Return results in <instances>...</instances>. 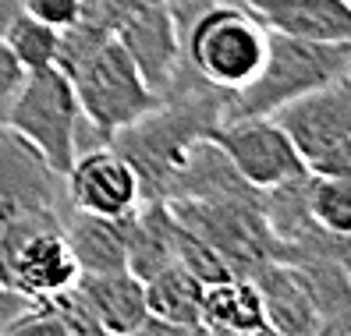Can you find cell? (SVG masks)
<instances>
[{
    "label": "cell",
    "instance_id": "obj_1",
    "mask_svg": "<svg viewBox=\"0 0 351 336\" xmlns=\"http://www.w3.org/2000/svg\"><path fill=\"white\" fill-rule=\"evenodd\" d=\"M348 68H351V39L319 43V39L270 32L266 57L256 78L238 92H231L227 117H270L284 103H291L319 86H330L337 78H348Z\"/></svg>",
    "mask_w": 351,
    "mask_h": 336
},
{
    "label": "cell",
    "instance_id": "obj_2",
    "mask_svg": "<svg viewBox=\"0 0 351 336\" xmlns=\"http://www.w3.org/2000/svg\"><path fill=\"white\" fill-rule=\"evenodd\" d=\"M266 29L245 4H210L184 29V60L210 86L238 92L256 78L266 57Z\"/></svg>",
    "mask_w": 351,
    "mask_h": 336
},
{
    "label": "cell",
    "instance_id": "obj_3",
    "mask_svg": "<svg viewBox=\"0 0 351 336\" xmlns=\"http://www.w3.org/2000/svg\"><path fill=\"white\" fill-rule=\"evenodd\" d=\"M60 213H22L0 220V287L43 301L78 280V262L60 230Z\"/></svg>",
    "mask_w": 351,
    "mask_h": 336
},
{
    "label": "cell",
    "instance_id": "obj_4",
    "mask_svg": "<svg viewBox=\"0 0 351 336\" xmlns=\"http://www.w3.org/2000/svg\"><path fill=\"white\" fill-rule=\"evenodd\" d=\"M291 138L308 174H351V86L337 78L270 114Z\"/></svg>",
    "mask_w": 351,
    "mask_h": 336
},
{
    "label": "cell",
    "instance_id": "obj_5",
    "mask_svg": "<svg viewBox=\"0 0 351 336\" xmlns=\"http://www.w3.org/2000/svg\"><path fill=\"white\" fill-rule=\"evenodd\" d=\"M68 81L75 89L82 117L107 138L160 107V96L146 86V78L138 75L132 57L114 36Z\"/></svg>",
    "mask_w": 351,
    "mask_h": 336
},
{
    "label": "cell",
    "instance_id": "obj_6",
    "mask_svg": "<svg viewBox=\"0 0 351 336\" xmlns=\"http://www.w3.org/2000/svg\"><path fill=\"white\" fill-rule=\"evenodd\" d=\"M174 216L195 230L234 276H252L266 262H280V244L263 220L259 198H227V202H192L167 198Z\"/></svg>",
    "mask_w": 351,
    "mask_h": 336
},
{
    "label": "cell",
    "instance_id": "obj_7",
    "mask_svg": "<svg viewBox=\"0 0 351 336\" xmlns=\"http://www.w3.org/2000/svg\"><path fill=\"white\" fill-rule=\"evenodd\" d=\"M78 120L82 110L68 75L57 68H43L25 75V86L8 114V128L18 131L29 145H36L57 174H68L75 159Z\"/></svg>",
    "mask_w": 351,
    "mask_h": 336
},
{
    "label": "cell",
    "instance_id": "obj_8",
    "mask_svg": "<svg viewBox=\"0 0 351 336\" xmlns=\"http://www.w3.org/2000/svg\"><path fill=\"white\" fill-rule=\"evenodd\" d=\"M210 138L220 145V153L231 159L234 170L259 192L308 174L291 138L280 131L274 117H227L210 131Z\"/></svg>",
    "mask_w": 351,
    "mask_h": 336
},
{
    "label": "cell",
    "instance_id": "obj_9",
    "mask_svg": "<svg viewBox=\"0 0 351 336\" xmlns=\"http://www.w3.org/2000/svg\"><path fill=\"white\" fill-rule=\"evenodd\" d=\"M60 209H68L64 174H57L18 131L0 128V220Z\"/></svg>",
    "mask_w": 351,
    "mask_h": 336
},
{
    "label": "cell",
    "instance_id": "obj_10",
    "mask_svg": "<svg viewBox=\"0 0 351 336\" xmlns=\"http://www.w3.org/2000/svg\"><path fill=\"white\" fill-rule=\"evenodd\" d=\"M64 195L71 209L96 213V216H128L142 202L132 163L110 142L82 149L71 159L64 174Z\"/></svg>",
    "mask_w": 351,
    "mask_h": 336
},
{
    "label": "cell",
    "instance_id": "obj_11",
    "mask_svg": "<svg viewBox=\"0 0 351 336\" xmlns=\"http://www.w3.org/2000/svg\"><path fill=\"white\" fill-rule=\"evenodd\" d=\"M114 39L125 53L132 57V64L138 75L146 78V86L163 96L171 89V81L184 68V47H181V18L171 0H156V4L142 8L132 14L125 25L114 32Z\"/></svg>",
    "mask_w": 351,
    "mask_h": 336
},
{
    "label": "cell",
    "instance_id": "obj_12",
    "mask_svg": "<svg viewBox=\"0 0 351 336\" xmlns=\"http://www.w3.org/2000/svg\"><path fill=\"white\" fill-rule=\"evenodd\" d=\"M259 287L263 311H266V326L270 333H287V336H308V333H323L319 308L313 301L302 269L291 262H266L249 276Z\"/></svg>",
    "mask_w": 351,
    "mask_h": 336
},
{
    "label": "cell",
    "instance_id": "obj_13",
    "mask_svg": "<svg viewBox=\"0 0 351 336\" xmlns=\"http://www.w3.org/2000/svg\"><path fill=\"white\" fill-rule=\"evenodd\" d=\"M270 32L341 43L351 39V4L348 0H241Z\"/></svg>",
    "mask_w": 351,
    "mask_h": 336
},
{
    "label": "cell",
    "instance_id": "obj_14",
    "mask_svg": "<svg viewBox=\"0 0 351 336\" xmlns=\"http://www.w3.org/2000/svg\"><path fill=\"white\" fill-rule=\"evenodd\" d=\"M263 192L245 181L231 159L220 153L213 138H195L184 153L178 177L167 198H192V202H227V198H259Z\"/></svg>",
    "mask_w": 351,
    "mask_h": 336
},
{
    "label": "cell",
    "instance_id": "obj_15",
    "mask_svg": "<svg viewBox=\"0 0 351 336\" xmlns=\"http://www.w3.org/2000/svg\"><path fill=\"white\" fill-rule=\"evenodd\" d=\"M78 294L86 298L99 333H138L146 319V287L132 269H110V272H78L75 280Z\"/></svg>",
    "mask_w": 351,
    "mask_h": 336
},
{
    "label": "cell",
    "instance_id": "obj_16",
    "mask_svg": "<svg viewBox=\"0 0 351 336\" xmlns=\"http://www.w3.org/2000/svg\"><path fill=\"white\" fill-rule=\"evenodd\" d=\"M128 216H96L71 205L64 209L60 230L78 262V272L128 269Z\"/></svg>",
    "mask_w": 351,
    "mask_h": 336
},
{
    "label": "cell",
    "instance_id": "obj_17",
    "mask_svg": "<svg viewBox=\"0 0 351 336\" xmlns=\"http://www.w3.org/2000/svg\"><path fill=\"white\" fill-rule=\"evenodd\" d=\"M181 223L167 198H146L128 216V269L138 280H149L163 266L178 262Z\"/></svg>",
    "mask_w": 351,
    "mask_h": 336
},
{
    "label": "cell",
    "instance_id": "obj_18",
    "mask_svg": "<svg viewBox=\"0 0 351 336\" xmlns=\"http://www.w3.org/2000/svg\"><path fill=\"white\" fill-rule=\"evenodd\" d=\"M199 326L202 333H234V336L270 333L259 287L249 276H223L217 283H206L199 301Z\"/></svg>",
    "mask_w": 351,
    "mask_h": 336
},
{
    "label": "cell",
    "instance_id": "obj_19",
    "mask_svg": "<svg viewBox=\"0 0 351 336\" xmlns=\"http://www.w3.org/2000/svg\"><path fill=\"white\" fill-rule=\"evenodd\" d=\"M142 287H146V311L149 315L171 322L178 333H202L199 301H202L206 283L199 276H192L181 262L163 266L149 280H142Z\"/></svg>",
    "mask_w": 351,
    "mask_h": 336
},
{
    "label": "cell",
    "instance_id": "obj_20",
    "mask_svg": "<svg viewBox=\"0 0 351 336\" xmlns=\"http://www.w3.org/2000/svg\"><path fill=\"white\" fill-rule=\"evenodd\" d=\"M0 39H4V47L18 57V64H22L25 71L53 68V57H57V29L47 25V22H39V18L29 14L25 8L4 25Z\"/></svg>",
    "mask_w": 351,
    "mask_h": 336
},
{
    "label": "cell",
    "instance_id": "obj_21",
    "mask_svg": "<svg viewBox=\"0 0 351 336\" xmlns=\"http://www.w3.org/2000/svg\"><path fill=\"white\" fill-rule=\"evenodd\" d=\"M308 213L313 220L334 234L351 230V184L348 177H330V174H308Z\"/></svg>",
    "mask_w": 351,
    "mask_h": 336
},
{
    "label": "cell",
    "instance_id": "obj_22",
    "mask_svg": "<svg viewBox=\"0 0 351 336\" xmlns=\"http://www.w3.org/2000/svg\"><path fill=\"white\" fill-rule=\"evenodd\" d=\"M149 4H156V0H82V18L107 32H117L132 14H138Z\"/></svg>",
    "mask_w": 351,
    "mask_h": 336
},
{
    "label": "cell",
    "instance_id": "obj_23",
    "mask_svg": "<svg viewBox=\"0 0 351 336\" xmlns=\"http://www.w3.org/2000/svg\"><path fill=\"white\" fill-rule=\"evenodd\" d=\"M25 68L18 64V57L4 47V39H0V128H8V114L14 107L18 92L25 86Z\"/></svg>",
    "mask_w": 351,
    "mask_h": 336
},
{
    "label": "cell",
    "instance_id": "obj_24",
    "mask_svg": "<svg viewBox=\"0 0 351 336\" xmlns=\"http://www.w3.org/2000/svg\"><path fill=\"white\" fill-rule=\"evenodd\" d=\"M22 8L53 29H64L82 18V0H22Z\"/></svg>",
    "mask_w": 351,
    "mask_h": 336
},
{
    "label": "cell",
    "instance_id": "obj_25",
    "mask_svg": "<svg viewBox=\"0 0 351 336\" xmlns=\"http://www.w3.org/2000/svg\"><path fill=\"white\" fill-rule=\"evenodd\" d=\"M29 308V301L25 298H18L14 290H8V287H0V333H8V326L18 319Z\"/></svg>",
    "mask_w": 351,
    "mask_h": 336
},
{
    "label": "cell",
    "instance_id": "obj_26",
    "mask_svg": "<svg viewBox=\"0 0 351 336\" xmlns=\"http://www.w3.org/2000/svg\"><path fill=\"white\" fill-rule=\"evenodd\" d=\"M18 11H22V0H0V32H4V25L11 22Z\"/></svg>",
    "mask_w": 351,
    "mask_h": 336
}]
</instances>
